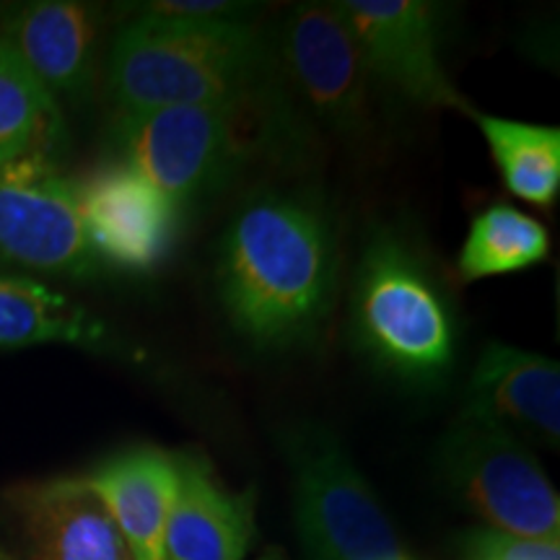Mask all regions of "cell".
<instances>
[{
  "label": "cell",
  "mask_w": 560,
  "mask_h": 560,
  "mask_svg": "<svg viewBox=\"0 0 560 560\" xmlns=\"http://www.w3.org/2000/svg\"><path fill=\"white\" fill-rule=\"evenodd\" d=\"M215 278L231 325L257 348L310 340L332 301L330 223L304 200H252L223 234Z\"/></svg>",
  "instance_id": "6da1fadb"
},
{
  "label": "cell",
  "mask_w": 560,
  "mask_h": 560,
  "mask_svg": "<svg viewBox=\"0 0 560 560\" xmlns=\"http://www.w3.org/2000/svg\"><path fill=\"white\" fill-rule=\"evenodd\" d=\"M272 37L252 21L140 16L115 34L107 55L117 115L166 107H240L276 100Z\"/></svg>",
  "instance_id": "7a4b0ae2"
},
{
  "label": "cell",
  "mask_w": 560,
  "mask_h": 560,
  "mask_svg": "<svg viewBox=\"0 0 560 560\" xmlns=\"http://www.w3.org/2000/svg\"><path fill=\"white\" fill-rule=\"evenodd\" d=\"M272 136H283L280 102L240 107H166L117 115V161L187 206L223 190Z\"/></svg>",
  "instance_id": "3957f363"
},
{
  "label": "cell",
  "mask_w": 560,
  "mask_h": 560,
  "mask_svg": "<svg viewBox=\"0 0 560 560\" xmlns=\"http://www.w3.org/2000/svg\"><path fill=\"white\" fill-rule=\"evenodd\" d=\"M350 312L359 346L397 380L429 387L452 371L457 325L450 304L395 231H374L363 247Z\"/></svg>",
  "instance_id": "277c9868"
},
{
  "label": "cell",
  "mask_w": 560,
  "mask_h": 560,
  "mask_svg": "<svg viewBox=\"0 0 560 560\" xmlns=\"http://www.w3.org/2000/svg\"><path fill=\"white\" fill-rule=\"evenodd\" d=\"M280 452L310 560H416L332 431L289 425L280 433Z\"/></svg>",
  "instance_id": "5b68a950"
},
{
  "label": "cell",
  "mask_w": 560,
  "mask_h": 560,
  "mask_svg": "<svg viewBox=\"0 0 560 560\" xmlns=\"http://www.w3.org/2000/svg\"><path fill=\"white\" fill-rule=\"evenodd\" d=\"M446 493L486 524L524 540H560V501L520 436L506 425L462 408L436 446Z\"/></svg>",
  "instance_id": "8992f818"
},
{
  "label": "cell",
  "mask_w": 560,
  "mask_h": 560,
  "mask_svg": "<svg viewBox=\"0 0 560 560\" xmlns=\"http://www.w3.org/2000/svg\"><path fill=\"white\" fill-rule=\"evenodd\" d=\"M0 260L39 272L96 270L75 185L55 170L50 151L0 164Z\"/></svg>",
  "instance_id": "52a82bcc"
},
{
  "label": "cell",
  "mask_w": 560,
  "mask_h": 560,
  "mask_svg": "<svg viewBox=\"0 0 560 560\" xmlns=\"http://www.w3.org/2000/svg\"><path fill=\"white\" fill-rule=\"evenodd\" d=\"M272 45L278 70L322 125L340 136L363 128L371 73L359 42L332 3L296 5Z\"/></svg>",
  "instance_id": "ba28073f"
},
{
  "label": "cell",
  "mask_w": 560,
  "mask_h": 560,
  "mask_svg": "<svg viewBox=\"0 0 560 560\" xmlns=\"http://www.w3.org/2000/svg\"><path fill=\"white\" fill-rule=\"evenodd\" d=\"M332 5L359 42L371 79L420 107L470 112L439 58L441 5L429 0H338Z\"/></svg>",
  "instance_id": "9c48e42d"
},
{
  "label": "cell",
  "mask_w": 560,
  "mask_h": 560,
  "mask_svg": "<svg viewBox=\"0 0 560 560\" xmlns=\"http://www.w3.org/2000/svg\"><path fill=\"white\" fill-rule=\"evenodd\" d=\"M75 195L96 260L151 272L170 257L182 208L128 166H104L75 185Z\"/></svg>",
  "instance_id": "30bf717a"
},
{
  "label": "cell",
  "mask_w": 560,
  "mask_h": 560,
  "mask_svg": "<svg viewBox=\"0 0 560 560\" xmlns=\"http://www.w3.org/2000/svg\"><path fill=\"white\" fill-rule=\"evenodd\" d=\"M9 516L21 560H136L86 478L16 486Z\"/></svg>",
  "instance_id": "8fae6325"
},
{
  "label": "cell",
  "mask_w": 560,
  "mask_h": 560,
  "mask_svg": "<svg viewBox=\"0 0 560 560\" xmlns=\"http://www.w3.org/2000/svg\"><path fill=\"white\" fill-rule=\"evenodd\" d=\"M0 39L47 94L81 96L91 86L100 60L102 13L75 0H37L5 13Z\"/></svg>",
  "instance_id": "7c38bea8"
},
{
  "label": "cell",
  "mask_w": 560,
  "mask_h": 560,
  "mask_svg": "<svg viewBox=\"0 0 560 560\" xmlns=\"http://www.w3.org/2000/svg\"><path fill=\"white\" fill-rule=\"evenodd\" d=\"M179 459V490L161 560H244L255 540V488L229 490L200 454Z\"/></svg>",
  "instance_id": "4fadbf2b"
},
{
  "label": "cell",
  "mask_w": 560,
  "mask_h": 560,
  "mask_svg": "<svg viewBox=\"0 0 560 560\" xmlns=\"http://www.w3.org/2000/svg\"><path fill=\"white\" fill-rule=\"evenodd\" d=\"M100 495L136 560H161L164 532L179 490L177 454L128 446L83 475Z\"/></svg>",
  "instance_id": "5bb4252c"
},
{
  "label": "cell",
  "mask_w": 560,
  "mask_h": 560,
  "mask_svg": "<svg viewBox=\"0 0 560 560\" xmlns=\"http://www.w3.org/2000/svg\"><path fill=\"white\" fill-rule=\"evenodd\" d=\"M465 410L506 429L520 425L558 446L560 366L540 353L488 342L472 369Z\"/></svg>",
  "instance_id": "9a60e30c"
},
{
  "label": "cell",
  "mask_w": 560,
  "mask_h": 560,
  "mask_svg": "<svg viewBox=\"0 0 560 560\" xmlns=\"http://www.w3.org/2000/svg\"><path fill=\"white\" fill-rule=\"evenodd\" d=\"M472 117L493 153L503 187L535 208L550 210L556 206L560 195V130L478 112H472Z\"/></svg>",
  "instance_id": "2e32d148"
},
{
  "label": "cell",
  "mask_w": 560,
  "mask_h": 560,
  "mask_svg": "<svg viewBox=\"0 0 560 560\" xmlns=\"http://www.w3.org/2000/svg\"><path fill=\"white\" fill-rule=\"evenodd\" d=\"M104 327L66 296L26 278H0V346H96Z\"/></svg>",
  "instance_id": "e0dca14e"
},
{
  "label": "cell",
  "mask_w": 560,
  "mask_h": 560,
  "mask_svg": "<svg viewBox=\"0 0 560 560\" xmlns=\"http://www.w3.org/2000/svg\"><path fill=\"white\" fill-rule=\"evenodd\" d=\"M550 236L540 221L524 210L495 202L472 221L459 252V276L467 283L535 268L548 260Z\"/></svg>",
  "instance_id": "ac0fdd59"
},
{
  "label": "cell",
  "mask_w": 560,
  "mask_h": 560,
  "mask_svg": "<svg viewBox=\"0 0 560 560\" xmlns=\"http://www.w3.org/2000/svg\"><path fill=\"white\" fill-rule=\"evenodd\" d=\"M58 130V102L0 39V164L50 151Z\"/></svg>",
  "instance_id": "d6986e66"
},
{
  "label": "cell",
  "mask_w": 560,
  "mask_h": 560,
  "mask_svg": "<svg viewBox=\"0 0 560 560\" xmlns=\"http://www.w3.org/2000/svg\"><path fill=\"white\" fill-rule=\"evenodd\" d=\"M465 560H560V542L524 540L493 529H475L462 542Z\"/></svg>",
  "instance_id": "ffe728a7"
},
{
  "label": "cell",
  "mask_w": 560,
  "mask_h": 560,
  "mask_svg": "<svg viewBox=\"0 0 560 560\" xmlns=\"http://www.w3.org/2000/svg\"><path fill=\"white\" fill-rule=\"evenodd\" d=\"M257 5L234 0H151L140 5V16L185 21H252Z\"/></svg>",
  "instance_id": "44dd1931"
},
{
  "label": "cell",
  "mask_w": 560,
  "mask_h": 560,
  "mask_svg": "<svg viewBox=\"0 0 560 560\" xmlns=\"http://www.w3.org/2000/svg\"><path fill=\"white\" fill-rule=\"evenodd\" d=\"M255 560H289V558H285V552L280 548H268L260 558H255Z\"/></svg>",
  "instance_id": "7402d4cb"
},
{
  "label": "cell",
  "mask_w": 560,
  "mask_h": 560,
  "mask_svg": "<svg viewBox=\"0 0 560 560\" xmlns=\"http://www.w3.org/2000/svg\"><path fill=\"white\" fill-rule=\"evenodd\" d=\"M0 560H21L16 552H11V550H5L3 545H0Z\"/></svg>",
  "instance_id": "603a6c76"
}]
</instances>
